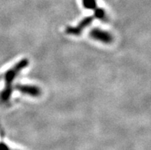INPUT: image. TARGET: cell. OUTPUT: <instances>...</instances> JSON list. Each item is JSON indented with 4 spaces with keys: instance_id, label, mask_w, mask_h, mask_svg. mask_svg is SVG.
I'll list each match as a JSON object with an SVG mask.
<instances>
[{
    "instance_id": "cell-1",
    "label": "cell",
    "mask_w": 151,
    "mask_h": 150,
    "mask_svg": "<svg viewBox=\"0 0 151 150\" xmlns=\"http://www.w3.org/2000/svg\"><path fill=\"white\" fill-rule=\"evenodd\" d=\"M27 65H28V61L26 59H24L19 63H18L13 68L10 69L9 70H8L7 72L6 73V74H5L6 87L3 89V90L0 93V102L2 103H7L8 101L9 100L12 92V82H13L16 75L20 72V70L26 67Z\"/></svg>"
},
{
    "instance_id": "cell-2",
    "label": "cell",
    "mask_w": 151,
    "mask_h": 150,
    "mask_svg": "<svg viewBox=\"0 0 151 150\" xmlns=\"http://www.w3.org/2000/svg\"><path fill=\"white\" fill-rule=\"evenodd\" d=\"M91 36L97 41H99L103 43H111L113 41V37L110 33L105 31L101 30L98 29H94L91 32Z\"/></svg>"
},
{
    "instance_id": "cell-3",
    "label": "cell",
    "mask_w": 151,
    "mask_h": 150,
    "mask_svg": "<svg viewBox=\"0 0 151 150\" xmlns=\"http://www.w3.org/2000/svg\"><path fill=\"white\" fill-rule=\"evenodd\" d=\"M93 17H88L83 19L78 25L76 27H70L66 29V32L73 35H79L85 27L88 26L93 21Z\"/></svg>"
},
{
    "instance_id": "cell-4",
    "label": "cell",
    "mask_w": 151,
    "mask_h": 150,
    "mask_svg": "<svg viewBox=\"0 0 151 150\" xmlns=\"http://www.w3.org/2000/svg\"><path fill=\"white\" fill-rule=\"evenodd\" d=\"M18 90L21 91L22 93L30 95L32 97H38L41 93L40 89L37 87L30 85H19L16 87Z\"/></svg>"
},
{
    "instance_id": "cell-5",
    "label": "cell",
    "mask_w": 151,
    "mask_h": 150,
    "mask_svg": "<svg viewBox=\"0 0 151 150\" xmlns=\"http://www.w3.org/2000/svg\"><path fill=\"white\" fill-rule=\"evenodd\" d=\"M94 16L97 17L98 19H101V20H105L106 19V12L103 9L98 8V9H94Z\"/></svg>"
},
{
    "instance_id": "cell-6",
    "label": "cell",
    "mask_w": 151,
    "mask_h": 150,
    "mask_svg": "<svg viewBox=\"0 0 151 150\" xmlns=\"http://www.w3.org/2000/svg\"><path fill=\"white\" fill-rule=\"evenodd\" d=\"M83 5L88 9H94L96 8V0H82Z\"/></svg>"
},
{
    "instance_id": "cell-7",
    "label": "cell",
    "mask_w": 151,
    "mask_h": 150,
    "mask_svg": "<svg viewBox=\"0 0 151 150\" xmlns=\"http://www.w3.org/2000/svg\"><path fill=\"white\" fill-rule=\"evenodd\" d=\"M0 150H11L5 143H0Z\"/></svg>"
}]
</instances>
